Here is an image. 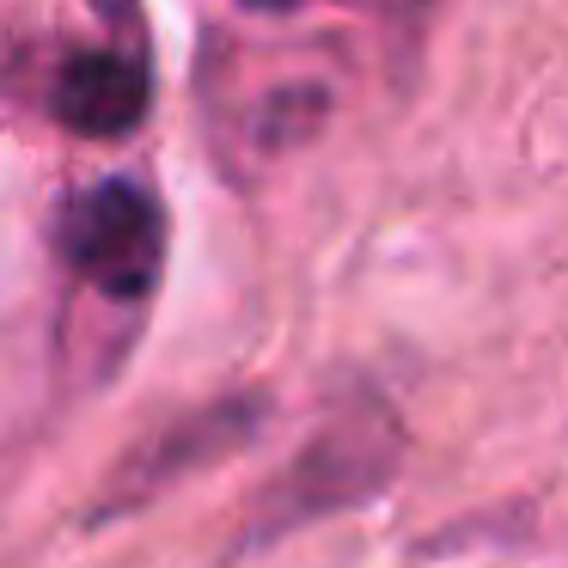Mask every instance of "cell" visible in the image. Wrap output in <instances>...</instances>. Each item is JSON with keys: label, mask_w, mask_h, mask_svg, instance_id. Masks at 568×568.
Wrapping results in <instances>:
<instances>
[{"label": "cell", "mask_w": 568, "mask_h": 568, "mask_svg": "<svg viewBox=\"0 0 568 568\" xmlns=\"http://www.w3.org/2000/svg\"><path fill=\"white\" fill-rule=\"evenodd\" d=\"M397 453H404V434H397V416L385 404H355L336 409L312 446L282 470V477L263 489L257 514H251V544L287 538V531L312 526L324 514H343V507H361L392 483Z\"/></svg>", "instance_id": "6da1fadb"}, {"label": "cell", "mask_w": 568, "mask_h": 568, "mask_svg": "<svg viewBox=\"0 0 568 568\" xmlns=\"http://www.w3.org/2000/svg\"><path fill=\"white\" fill-rule=\"evenodd\" d=\"M55 251L99 300L141 306L160 287L165 214L153 202V190H141L135 178H104L62 209Z\"/></svg>", "instance_id": "7a4b0ae2"}, {"label": "cell", "mask_w": 568, "mask_h": 568, "mask_svg": "<svg viewBox=\"0 0 568 568\" xmlns=\"http://www.w3.org/2000/svg\"><path fill=\"white\" fill-rule=\"evenodd\" d=\"M257 422H263V397H221V404L196 409V416H178L172 428H160L148 446H135V453L116 465V477H111V489H104V501L92 507V519L135 514L141 501L172 489L178 477L239 453V446L257 434Z\"/></svg>", "instance_id": "3957f363"}, {"label": "cell", "mask_w": 568, "mask_h": 568, "mask_svg": "<svg viewBox=\"0 0 568 568\" xmlns=\"http://www.w3.org/2000/svg\"><path fill=\"white\" fill-rule=\"evenodd\" d=\"M153 104V74L141 55L129 50H87V55H68L62 74L50 87V111L68 135H87V141H123L141 129Z\"/></svg>", "instance_id": "277c9868"}, {"label": "cell", "mask_w": 568, "mask_h": 568, "mask_svg": "<svg viewBox=\"0 0 568 568\" xmlns=\"http://www.w3.org/2000/svg\"><path fill=\"white\" fill-rule=\"evenodd\" d=\"M245 7H257V13H294V7H306V0H245Z\"/></svg>", "instance_id": "5b68a950"}]
</instances>
